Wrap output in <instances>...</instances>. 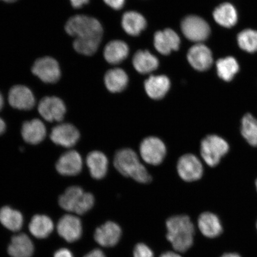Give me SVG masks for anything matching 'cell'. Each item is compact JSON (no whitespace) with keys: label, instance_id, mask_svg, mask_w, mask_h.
Listing matches in <instances>:
<instances>
[{"label":"cell","instance_id":"cell-1","mask_svg":"<svg viewBox=\"0 0 257 257\" xmlns=\"http://www.w3.org/2000/svg\"><path fill=\"white\" fill-rule=\"evenodd\" d=\"M167 239L177 251L184 252L194 243L195 227L191 218L186 215H178L166 221Z\"/></svg>","mask_w":257,"mask_h":257},{"label":"cell","instance_id":"cell-2","mask_svg":"<svg viewBox=\"0 0 257 257\" xmlns=\"http://www.w3.org/2000/svg\"><path fill=\"white\" fill-rule=\"evenodd\" d=\"M65 30L76 39L99 47L103 30L96 19L85 15H76L67 21Z\"/></svg>","mask_w":257,"mask_h":257},{"label":"cell","instance_id":"cell-3","mask_svg":"<svg viewBox=\"0 0 257 257\" xmlns=\"http://www.w3.org/2000/svg\"><path fill=\"white\" fill-rule=\"evenodd\" d=\"M113 164L121 175L140 184H149L152 181V176L133 150L123 149L117 151L114 157Z\"/></svg>","mask_w":257,"mask_h":257},{"label":"cell","instance_id":"cell-4","mask_svg":"<svg viewBox=\"0 0 257 257\" xmlns=\"http://www.w3.org/2000/svg\"><path fill=\"white\" fill-rule=\"evenodd\" d=\"M94 203V195L91 193L85 192L78 186H69L59 198V204L64 210L79 215L87 213Z\"/></svg>","mask_w":257,"mask_h":257},{"label":"cell","instance_id":"cell-5","mask_svg":"<svg viewBox=\"0 0 257 257\" xmlns=\"http://www.w3.org/2000/svg\"><path fill=\"white\" fill-rule=\"evenodd\" d=\"M229 150V144L223 138L216 135H209L201 143L202 158L210 167L216 166Z\"/></svg>","mask_w":257,"mask_h":257},{"label":"cell","instance_id":"cell-6","mask_svg":"<svg viewBox=\"0 0 257 257\" xmlns=\"http://www.w3.org/2000/svg\"><path fill=\"white\" fill-rule=\"evenodd\" d=\"M140 152L145 162L150 165L158 166L165 160L167 149L165 144L160 138L149 137L141 142Z\"/></svg>","mask_w":257,"mask_h":257},{"label":"cell","instance_id":"cell-7","mask_svg":"<svg viewBox=\"0 0 257 257\" xmlns=\"http://www.w3.org/2000/svg\"><path fill=\"white\" fill-rule=\"evenodd\" d=\"M177 171L182 180L192 182L198 181L203 175V166L200 159L192 154L180 157L177 164Z\"/></svg>","mask_w":257,"mask_h":257},{"label":"cell","instance_id":"cell-8","mask_svg":"<svg viewBox=\"0 0 257 257\" xmlns=\"http://www.w3.org/2000/svg\"><path fill=\"white\" fill-rule=\"evenodd\" d=\"M183 34L189 40L200 43L206 40L210 34L207 22L197 16H189L181 25Z\"/></svg>","mask_w":257,"mask_h":257},{"label":"cell","instance_id":"cell-9","mask_svg":"<svg viewBox=\"0 0 257 257\" xmlns=\"http://www.w3.org/2000/svg\"><path fill=\"white\" fill-rule=\"evenodd\" d=\"M38 110L45 120L59 122L63 120L66 107L62 99L57 96H46L40 101Z\"/></svg>","mask_w":257,"mask_h":257},{"label":"cell","instance_id":"cell-10","mask_svg":"<svg viewBox=\"0 0 257 257\" xmlns=\"http://www.w3.org/2000/svg\"><path fill=\"white\" fill-rule=\"evenodd\" d=\"M32 72L42 81L48 83L57 82L61 76L59 63L50 57L38 59L32 67Z\"/></svg>","mask_w":257,"mask_h":257},{"label":"cell","instance_id":"cell-11","mask_svg":"<svg viewBox=\"0 0 257 257\" xmlns=\"http://www.w3.org/2000/svg\"><path fill=\"white\" fill-rule=\"evenodd\" d=\"M50 140L54 144L64 148H72L80 139L78 128L70 123H63L56 125L51 131Z\"/></svg>","mask_w":257,"mask_h":257},{"label":"cell","instance_id":"cell-12","mask_svg":"<svg viewBox=\"0 0 257 257\" xmlns=\"http://www.w3.org/2000/svg\"><path fill=\"white\" fill-rule=\"evenodd\" d=\"M82 168V157L75 150H69L63 154L56 165L57 172L64 176L78 175L81 172Z\"/></svg>","mask_w":257,"mask_h":257},{"label":"cell","instance_id":"cell-13","mask_svg":"<svg viewBox=\"0 0 257 257\" xmlns=\"http://www.w3.org/2000/svg\"><path fill=\"white\" fill-rule=\"evenodd\" d=\"M57 229L59 235L68 242H75L82 236L81 221L72 214H66L61 218Z\"/></svg>","mask_w":257,"mask_h":257},{"label":"cell","instance_id":"cell-14","mask_svg":"<svg viewBox=\"0 0 257 257\" xmlns=\"http://www.w3.org/2000/svg\"><path fill=\"white\" fill-rule=\"evenodd\" d=\"M8 101L12 107L21 110H30L35 105L33 93L23 85H16L10 90Z\"/></svg>","mask_w":257,"mask_h":257},{"label":"cell","instance_id":"cell-15","mask_svg":"<svg viewBox=\"0 0 257 257\" xmlns=\"http://www.w3.org/2000/svg\"><path fill=\"white\" fill-rule=\"evenodd\" d=\"M189 64L198 71L210 69L213 64V56L209 48L202 44H197L189 49L188 53Z\"/></svg>","mask_w":257,"mask_h":257},{"label":"cell","instance_id":"cell-16","mask_svg":"<svg viewBox=\"0 0 257 257\" xmlns=\"http://www.w3.org/2000/svg\"><path fill=\"white\" fill-rule=\"evenodd\" d=\"M121 235L120 227L112 221H107L96 229L94 239L99 245L112 247L118 242Z\"/></svg>","mask_w":257,"mask_h":257},{"label":"cell","instance_id":"cell-17","mask_svg":"<svg viewBox=\"0 0 257 257\" xmlns=\"http://www.w3.org/2000/svg\"><path fill=\"white\" fill-rule=\"evenodd\" d=\"M181 40L178 35L170 29L156 32L154 44L156 49L163 55H168L172 51L179 49Z\"/></svg>","mask_w":257,"mask_h":257},{"label":"cell","instance_id":"cell-18","mask_svg":"<svg viewBox=\"0 0 257 257\" xmlns=\"http://www.w3.org/2000/svg\"><path fill=\"white\" fill-rule=\"evenodd\" d=\"M21 135L26 143L31 145L39 144L46 137V127L43 121L34 118L26 121L22 124Z\"/></svg>","mask_w":257,"mask_h":257},{"label":"cell","instance_id":"cell-19","mask_svg":"<svg viewBox=\"0 0 257 257\" xmlns=\"http://www.w3.org/2000/svg\"><path fill=\"white\" fill-rule=\"evenodd\" d=\"M86 163L92 178L99 180L107 175L108 160L103 153L99 151L89 153L86 157Z\"/></svg>","mask_w":257,"mask_h":257},{"label":"cell","instance_id":"cell-20","mask_svg":"<svg viewBox=\"0 0 257 257\" xmlns=\"http://www.w3.org/2000/svg\"><path fill=\"white\" fill-rule=\"evenodd\" d=\"M8 251L12 257H31L34 246L27 234L21 233L12 237Z\"/></svg>","mask_w":257,"mask_h":257},{"label":"cell","instance_id":"cell-21","mask_svg":"<svg viewBox=\"0 0 257 257\" xmlns=\"http://www.w3.org/2000/svg\"><path fill=\"white\" fill-rule=\"evenodd\" d=\"M198 226L202 234L208 238H214L223 232L219 218L210 212H205L200 215L198 220Z\"/></svg>","mask_w":257,"mask_h":257},{"label":"cell","instance_id":"cell-22","mask_svg":"<svg viewBox=\"0 0 257 257\" xmlns=\"http://www.w3.org/2000/svg\"><path fill=\"white\" fill-rule=\"evenodd\" d=\"M144 85L147 95L151 98L158 100L168 92L170 82L165 76H152L145 82Z\"/></svg>","mask_w":257,"mask_h":257},{"label":"cell","instance_id":"cell-23","mask_svg":"<svg viewBox=\"0 0 257 257\" xmlns=\"http://www.w3.org/2000/svg\"><path fill=\"white\" fill-rule=\"evenodd\" d=\"M29 229L32 235L37 238L44 239L53 232L54 223L46 215L37 214L32 218Z\"/></svg>","mask_w":257,"mask_h":257},{"label":"cell","instance_id":"cell-24","mask_svg":"<svg viewBox=\"0 0 257 257\" xmlns=\"http://www.w3.org/2000/svg\"><path fill=\"white\" fill-rule=\"evenodd\" d=\"M0 223L6 229L18 232L23 226L24 217L20 211L5 206L0 208Z\"/></svg>","mask_w":257,"mask_h":257},{"label":"cell","instance_id":"cell-25","mask_svg":"<svg viewBox=\"0 0 257 257\" xmlns=\"http://www.w3.org/2000/svg\"><path fill=\"white\" fill-rule=\"evenodd\" d=\"M122 27L128 35L137 36L146 28L147 22L142 15L135 12H127L122 18Z\"/></svg>","mask_w":257,"mask_h":257},{"label":"cell","instance_id":"cell-26","mask_svg":"<svg viewBox=\"0 0 257 257\" xmlns=\"http://www.w3.org/2000/svg\"><path fill=\"white\" fill-rule=\"evenodd\" d=\"M128 54L127 45L121 41H113L106 46L104 56L109 63L115 64L123 62Z\"/></svg>","mask_w":257,"mask_h":257},{"label":"cell","instance_id":"cell-27","mask_svg":"<svg viewBox=\"0 0 257 257\" xmlns=\"http://www.w3.org/2000/svg\"><path fill=\"white\" fill-rule=\"evenodd\" d=\"M213 17L218 25L225 28H231L237 21V14L235 8L230 3H223L214 10Z\"/></svg>","mask_w":257,"mask_h":257},{"label":"cell","instance_id":"cell-28","mask_svg":"<svg viewBox=\"0 0 257 257\" xmlns=\"http://www.w3.org/2000/svg\"><path fill=\"white\" fill-rule=\"evenodd\" d=\"M104 82L109 91L112 93L120 92L127 85L128 77L126 72L122 69H112L106 73Z\"/></svg>","mask_w":257,"mask_h":257},{"label":"cell","instance_id":"cell-29","mask_svg":"<svg viewBox=\"0 0 257 257\" xmlns=\"http://www.w3.org/2000/svg\"><path fill=\"white\" fill-rule=\"evenodd\" d=\"M133 64L137 72L147 74L158 68L159 60L148 51H139L135 54Z\"/></svg>","mask_w":257,"mask_h":257},{"label":"cell","instance_id":"cell-30","mask_svg":"<svg viewBox=\"0 0 257 257\" xmlns=\"http://www.w3.org/2000/svg\"><path fill=\"white\" fill-rule=\"evenodd\" d=\"M218 76L226 82H229L239 71V64L234 57H227L218 60L216 63Z\"/></svg>","mask_w":257,"mask_h":257},{"label":"cell","instance_id":"cell-31","mask_svg":"<svg viewBox=\"0 0 257 257\" xmlns=\"http://www.w3.org/2000/svg\"><path fill=\"white\" fill-rule=\"evenodd\" d=\"M241 134L250 146L257 147V119L252 115L246 114L241 120Z\"/></svg>","mask_w":257,"mask_h":257},{"label":"cell","instance_id":"cell-32","mask_svg":"<svg viewBox=\"0 0 257 257\" xmlns=\"http://www.w3.org/2000/svg\"><path fill=\"white\" fill-rule=\"evenodd\" d=\"M237 43L241 49L250 53L257 51V31L245 30L237 35Z\"/></svg>","mask_w":257,"mask_h":257},{"label":"cell","instance_id":"cell-33","mask_svg":"<svg viewBox=\"0 0 257 257\" xmlns=\"http://www.w3.org/2000/svg\"><path fill=\"white\" fill-rule=\"evenodd\" d=\"M134 257H154V252L146 244L138 243L134 250Z\"/></svg>","mask_w":257,"mask_h":257},{"label":"cell","instance_id":"cell-34","mask_svg":"<svg viewBox=\"0 0 257 257\" xmlns=\"http://www.w3.org/2000/svg\"><path fill=\"white\" fill-rule=\"evenodd\" d=\"M125 0H104L106 5L115 10H119L123 8Z\"/></svg>","mask_w":257,"mask_h":257},{"label":"cell","instance_id":"cell-35","mask_svg":"<svg viewBox=\"0 0 257 257\" xmlns=\"http://www.w3.org/2000/svg\"><path fill=\"white\" fill-rule=\"evenodd\" d=\"M54 257H73L72 253L66 248L60 249L54 253Z\"/></svg>","mask_w":257,"mask_h":257},{"label":"cell","instance_id":"cell-36","mask_svg":"<svg viewBox=\"0 0 257 257\" xmlns=\"http://www.w3.org/2000/svg\"><path fill=\"white\" fill-rule=\"evenodd\" d=\"M74 8L79 9L88 4L89 0H70Z\"/></svg>","mask_w":257,"mask_h":257},{"label":"cell","instance_id":"cell-37","mask_svg":"<svg viewBox=\"0 0 257 257\" xmlns=\"http://www.w3.org/2000/svg\"><path fill=\"white\" fill-rule=\"evenodd\" d=\"M84 257H106L104 252L101 250L96 249L92 250L86 254Z\"/></svg>","mask_w":257,"mask_h":257},{"label":"cell","instance_id":"cell-38","mask_svg":"<svg viewBox=\"0 0 257 257\" xmlns=\"http://www.w3.org/2000/svg\"><path fill=\"white\" fill-rule=\"evenodd\" d=\"M6 130V124L4 120L0 117V136L5 133Z\"/></svg>","mask_w":257,"mask_h":257},{"label":"cell","instance_id":"cell-39","mask_svg":"<svg viewBox=\"0 0 257 257\" xmlns=\"http://www.w3.org/2000/svg\"><path fill=\"white\" fill-rule=\"evenodd\" d=\"M160 257H182L178 253L173 252H166L163 253Z\"/></svg>","mask_w":257,"mask_h":257},{"label":"cell","instance_id":"cell-40","mask_svg":"<svg viewBox=\"0 0 257 257\" xmlns=\"http://www.w3.org/2000/svg\"><path fill=\"white\" fill-rule=\"evenodd\" d=\"M221 257H241L239 255L236 253H225Z\"/></svg>","mask_w":257,"mask_h":257},{"label":"cell","instance_id":"cell-41","mask_svg":"<svg viewBox=\"0 0 257 257\" xmlns=\"http://www.w3.org/2000/svg\"><path fill=\"white\" fill-rule=\"evenodd\" d=\"M3 105H4V99H3L2 95L0 94V110H2Z\"/></svg>","mask_w":257,"mask_h":257},{"label":"cell","instance_id":"cell-42","mask_svg":"<svg viewBox=\"0 0 257 257\" xmlns=\"http://www.w3.org/2000/svg\"><path fill=\"white\" fill-rule=\"evenodd\" d=\"M2 1L6 2V3H14L16 1H18V0H2Z\"/></svg>","mask_w":257,"mask_h":257},{"label":"cell","instance_id":"cell-43","mask_svg":"<svg viewBox=\"0 0 257 257\" xmlns=\"http://www.w3.org/2000/svg\"><path fill=\"white\" fill-rule=\"evenodd\" d=\"M255 185H256V189H257V180H256V183H255Z\"/></svg>","mask_w":257,"mask_h":257},{"label":"cell","instance_id":"cell-44","mask_svg":"<svg viewBox=\"0 0 257 257\" xmlns=\"http://www.w3.org/2000/svg\"><path fill=\"white\" fill-rule=\"evenodd\" d=\"M256 227H257V224H256Z\"/></svg>","mask_w":257,"mask_h":257}]
</instances>
